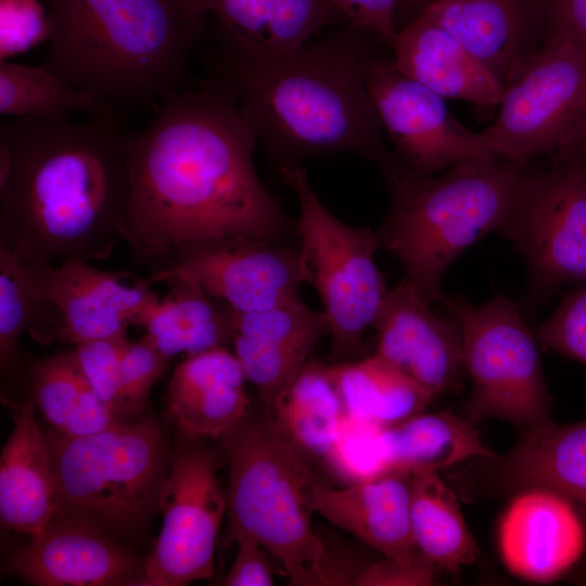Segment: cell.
Wrapping results in <instances>:
<instances>
[{
    "mask_svg": "<svg viewBox=\"0 0 586 586\" xmlns=\"http://www.w3.org/2000/svg\"><path fill=\"white\" fill-rule=\"evenodd\" d=\"M257 137L237 105L200 84L166 94L152 120L125 142L130 194L124 241L136 265L175 246L242 237L285 243L296 235L253 163Z\"/></svg>",
    "mask_w": 586,
    "mask_h": 586,
    "instance_id": "1",
    "label": "cell"
},
{
    "mask_svg": "<svg viewBox=\"0 0 586 586\" xmlns=\"http://www.w3.org/2000/svg\"><path fill=\"white\" fill-rule=\"evenodd\" d=\"M127 133L118 106L1 122L0 249L27 265L109 259L124 241Z\"/></svg>",
    "mask_w": 586,
    "mask_h": 586,
    "instance_id": "2",
    "label": "cell"
},
{
    "mask_svg": "<svg viewBox=\"0 0 586 586\" xmlns=\"http://www.w3.org/2000/svg\"><path fill=\"white\" fill-rule=\"evenodd\" d=\"M211 39L201 84L237 105L279 167L339 152L366 157L383 177L404 166L383 143L368 91L375 39L366 31L347 23L280 53L254 50L216 23Z\"/></svg>",
    "mask_w": 586,
    "mask_h": 586,
    "instance_id": "3",
    "label": "cell"
},
{
    "mask_svg": "<svg viewBox=\"0 0 586 586\" xmlns=\"http://www.w3.org/2000/svg\"><path fill=\"white\" fill-rule=\"evenodd\" d=\"M42 66L123 110L155 109L187 89L189 59L205 30L180 0H44Z\"/></svg>",
    "mask_w": 586,
    "mask_h": 586,
    "instance_id": "4",
    "label": "cell"
},
{
    "mask_svg": "<svg viewBox=\"0 0 586 586\" xmlns=\"http://www.w3.org/2000/svg\"><path fill=\"white\" fill-rule=\"evenodd\" d=\"M528 169L488 155L441 176H420L406 166L385 176L390 203L375 230L380 249L398 259L404 279L424 300L438 303L450 265L484 235L502 234Z\"/></svg>",
    "mask_w": 586,
    "mask_h": 586,
    "instance_id": "5",
    "label": "cell"
},
{
    "mask_svg": "<svg viewBox=\"0 0 586 586\" xmlns=\"http://www.w3.org/2000/svg\"><path fill=\"white\" fill-rule=\"evenodd\" d=\"M219 442L229 459L228 542L256 539L292 585L337 584L339 573L311 524L317 480L275 419L249 412Z\"/></svg>",
    "mask_w": 586,
    "mask_h": 586,
    "instance_id": "6",
    "label": "cell"
},
{
    "mask_svg": "<svg viewBox=\"0 0 586 586\" xmlns=\"http://www.w3.org/2000/svg\"><path fill=\"white\" fill-rule=\"evenodd\" d=\"M44 433L58 477L55 515L125 545L142 537L161 511L170 466L160 425L145 417L82 436Z\"/></svg>",
    "mask_w": 586,
    "mask_h": 586,
    "instance_id": "7",
    "label": "cell"
},
{
    "mask_svg": "<svg viewBox=\"0 0 586 586\" xmlns=\"http://www.w3.org/2000/svg\"><path fill=\"white\" fill-rule=\"evenodd\" d=\"M279 171L298 203L295 229L303 279L323 306L332 364L357 360L388 290L374 262L381 250L375 230L335 217L311 189L300 163L282 165Z\"/></svg>",
    "mask_w": 586,
    "mask_h": 586,
    "instance_id": "8",
    "label": "cell"
},
{
    "mask_svg": "<svg viewBox=\"0 0 586 586\" xmlns=\"http://www.w3.org/2000/svg\"><path fill=\"white\" fill-rule=\"evenodd\" d=\"M438 303L461 330L462 368L471 382L466 418L473 424L498 419L522 429L551 420L539 342L520 307L505 296L474 306L444 294Z\"/></svg>",
    "mask_w": 586,
    "mask_h": 586,
    "instance_id": "9",
    "label": "cell"
},
{
    "mask_svg": "<svg viewBox=\"0 0 586 586\" xmlns=\"http://www.w3.org/2000/svg\"><path fill=\"white\" fill-rule=\"evenodd\" d=\"M499 105L495 122L482 131L498 156L527 165L551 155L586 113V56L548 30Z\"/></svg>",
    "mask_w": 586,
    "mask_h": 586,
    "instance_id": "10",
    "label": "cell"
},
{
    "mask_svg": "<svg viewBox=\"0 0 586 586\" xmlns=\"http://www.w3.org/2000/svg\"><path fill=\"white\" fill-rule=\"evenodd\" d=\"M502 235L526 263L532 303L586 282V164L528 169Z\"/></svg>",
    "mask_w": 586,
    "mask_h": 586,
    "instance_id": "11",
    "label": "cell"
},
{
    "mask_svg": "<svg viewBox=\"0 0 586 586\" xmlns=\"http://www.w3.org/2000/svg\"><path fill=\"white\" fill-rule=\"evenodd\" d=\"M152 282L186 279L237 313L302 301L300 247L242 237L181 243L149 266Z\"/></svg>",
    "mask_w": 586,
    "mask_h": 586,
    "instance_id": "12",
    "label": "cell"
},
{
    "mask_svg": "<svg viewBox=\"0 0 586 586\" xmlns=\"http://www.w3.org/2000/svg\"><path fill=\"white\" fill-rule=\"evenodd\" d=\"M227 508L212 450L194 440L176 450L162 497L163 525L144 562L145 586L209 581Z\"/></svg>",
    "mask_w": 586,
    "mask_h": 586,
    "instance_id": "13",
    "label": "cell"
},
{
    "mask_svg": "<svg viewBox=\"0 0 586 586\" xmlns=\"http://www.w3.org/2000/svg\"><path fill=\"white\" fill-rule=\"evenodd\" d=\"M366 82L379 123L410 171L432 176L470 158L498 156L482 132L461 125L444 98L405 76L393 56L372 49Z\"/></svg>",
    "mask_w": 586,
    "mask_h": 586,
    "instance_id": "14",
    "label": "cell"
},
{
    "mask_svg": "<svg viewBox=\"0 0 586 586\" xmlns=\"http://www.w3.org/2000/svg\"><path fill=\"white\" fill-rule=\"evenodd\" d=\"M22 267L29 281L53 302L63 316L59 344L78 345L127 335L137 316L160 298L152 281L126 279L128 271H105L87 260Z\"/></svg>",
    "mask_w": 586,
    "mask_h": 586,
    "instance_id": "15",
    "label": "cell"
},
{
    "mask_svg": "<svg viewBox=\"0 0 586 586\" xmlns=\"http://www.w3.org/2000/svg\"><path fill=\"white\" fill-rule=\"evenodd\" d=\"M506 569L532 583L572 573L586 551V520L563 495L545 487L515 492L497 531Z\"/></svg>",
    "mask_w": 586,
    "mask_h": 586,
    "instance_id": "16",
    "label": "cell"
},
{
    "mask_svg": "<svg viewBox=\"0 0 586 586\" xmlns=\"http://www.w3.org/2000/svg\"><path fill=\"white\" fill-rule=\"evenodd\" d=\"M144 562L117 539L54 515L9 558L7 571L36 586H145Z\"/></svg>",
    "mask_w": 586,
    "mask_h": 586,
    "instance_id": "17",
    "label": "cell"
},
{
    "mask_svg": "<svg viewBox=\"0 0 586 586\" xmlns=\"http://www.w3.org/2000/svg\"><path fill=\"white\" fill-rule=\"evenodd\" d=\"M432 305L404 278L388 289L373 324L374 353L436 396L458 383L462 337L456 317Z\"/></svg>",
    "mask_w": 586,
    "mask_h": 586,
    "instance_id": "18",
    "label": "cell"
},
{
    "mask_svg": "<svg viewBox=\"0 0 586 586\" xmlns=\"http://www.w3.org/2000/svg\"><path fill=\"white\" fill-rule=\"evenodd\" d=\"M421 13L453 35L502 89L548 34L545 0H438Z\"/></svg>",
    "mask_w": 586,
    "mask_h": 586,
    "instance_id": "19",
    "label": "cell"
},
{
    "mask_svg": "<svg viewBox=\"0 0 586 586\" xmlns=\"http://www.w3.org/2000/svg\"><path fill=\"white\" fill-rule=\"evenodd\" d=\"M326 334L323 311L303 300L262 311L233 310V353L270 410Z\"/></svg>",
    "mask_w": 586,
    "mask_h": 586,
    "instance_id": "20",
    "label": "cell"
},
{
    "mask_svg": "<svg viewBox=\"0 0 586 586\" xmlns=\"http://www.w3.org/2000/svg\"><path fill=\"white\" fill-rule=\"evenodd\" d=\"M246 378L228 347L187 356L170 377L166 408L190 441L220 440L249 413Z\"/></svg>",
    "mask_w": 586,
    "mask_h": 586,
    "instance_id": "21",
    "label": "cell"
},
{
    "mask_svg": "<svg viewBox=\"0 0 586 586\" xmlns=\"http://www.w3.org/2000/svg\"><path fill=\"white\" fill-rule=\"evenodd\" d=\"M14 407L13 428L0 458V520L8 531L34 536L58 512V477L34 397Z\"/></svg>",
    "mask_w": 586,
    "mask_h": 586,
    "instance_id": "22",
    "label": "cell"
},
{
    "mask_svg": "<svg viewBox=\"0 0 586 586\" xmlns=\"http://www.w3.org/2000/svg\"><path fill=\"white\" fill-rule=\"evenodd\" d=\"M485 460L495 486L514 493L528 487L552 489L570 499L586 520V418L523 428L506 455Z\"/></svg>",
    "mask_w": 586,
    "mask_h": 586,
    "instance_id": "23",
    "label": "cell"
},
{
    "mask_svg": "<svg viewBox=\"0 0 586 586\" xmlns=\"http://www.w3.org/2000/svg\"><path fill=\"white\" fill-rule=\"evenodd\" d=\"M314 512L384 556L416 548L410 523V473L330 487L316 481Z\"/></svg>",
    "mask_w": 586,
    "mask_h": 586,
    "instance_id": "24",
    "label": "cell"
},
{
    "mask_svg": "<svg viewBox=\"0 0 586 586\" xmlns=\"http://www.w3.org/2000/svg\"><path fill=\"white\" fill-rule=\"evenodd\" d=\"M397 68L443 98L498 105L504 89L445 28L424 13L408 22L393 48Z\"/></svg>",
    "mask_w": 586,
    "mask_h": 586,
    "instance_id": "25",
    "label": "cell"
},
{
    "mask_svg": "<svg viewBox=\"0 0 586 586\" xmlns=\"http://www.w3.org/2000/svg\"><path fill=\"white\" fill-rule=\"evenodd\" d=\"M187 14L215 23L245 46L267 53L295 50L328 26L347 23L329 0H180Z\"/></svg>",
    "mask_w": 586,
    "mask_h": 586,
    "instance_id": "26",
    "label": "cell"
},
{
    "mask_svg": "<svg viewBox=\"0 0 586 586\" xmlns=\"http://www.w3.org/2000/svg\"><path fill=\"white\" fill-rule=\"evenodd\" d=\"M169 291L150 304L132 324L145 334L165 356H187L232 345L233 310L186 279L166 282Z\"/></svg>",
    "mask_w": 586,
    "mask_h": 586,
    "instance_id": "27",
    "label": "cell"
},
{
    "mask_svg": "<svg viewBox=\"0 0 586 586\" xmlns=\"http://www.w3.org/2000/svg\"><path fill=\"white\" fill-rule=\"evenodd\" d=\"M271 411L302 456L323 458L347 416L333 365L309 359Z\"/></svg>",
    "mask_w": 586,
    "mask_h": 586,
    "instance_id": "28",
    "label": "cell"
},
{
    "mask_svg": "<svg viewBox=\"0 0 586 586\" xmlns=\"http://www.w3.org/2000/svg\"><path fill=\"white\" fill-rule=\"evenodd\" d=\"M384 437L392 472H440L469 459L497 457L475 424L450 410L421 412L385 426Z\"/></svg>",
    "mask_w": 586,
    "mask_h": 586,
    "instance_id": "29",
    "label": "cell"
},
{
    "mask_svg": "<svg viewBox=\"0 0 586 586\" xmlns=\"http://www.w3.org/2000/svg\"><path fill=\"white\" fill-rule=\"evenodd\" d=\"M26 362L30 395L51 429L82 436L119 423L88 382L75 347Z\"/></svg>",
    "mask_w": 586,
    "mask_h": 586,
    "instance_id": "30",
    "label": "cell"
},
{
    "mask_svg": "<svg viewBox=\"0 0 586 586\" xmlns=\"http://www.w3.org/2000/svg\"><path fill=\"white\" fill-rule=\"evenodd\" d=\"M410 523L416 547L440 570L457 574L480 553L456 494L437 471L410 473Z\"/></svg>",
    "mask_w": 586,
    "mask_h": 586,
    "instance_id": "31",
    "label": "cell"
},
{
    "mask_svg": "<svg viewBox=\"0 0 586 586\" xmlns=\"http://www.w3.org/2000/svg\"><path fill=\"white\" fill-rule=\"evenodd\" d=\"M332 365L347 413L383 426L423 412L435 397L375 353Z\"/></svg>",
    "mask_w": 586,
    "mask_h": 586,
    "instance_id": "32",
    "label": "cell"
},
{
    "mask_svg": "<svg viewBox=\"0 0 586 586\" xmlns=\"http://www.w3.org/2000/svg\"><path fill=\"white\" fill-rule=\"evenodd\" d=\"M62 329L63 316L58 306L29 281L21 262L0 249L1 374H21L18 342L25 331L48 346L59 343Z\"/></svg>",
    "mask_w": 586,
    "mask_h": 586,
    "instance_id": "33",
    "label": "cell"
},
{
    "mask_svg": "<svg viewBox=\"0 0 586 586\" xmlns=\"http://www.w3.org/2000/svg\"><path fill=\"white\" fill-rule=\"evenodd\" d=\"M112 106L89 91L52 74L42 65L0 63V113L4 116H69L94 114Z\"/></svg>",
    "mask_w": 586,
    "mask_h": 586,
    "instance_id": "34",
    "label": "cell"
},
{
    "mask_svg": "<svg viewBox=\"0 0 586 586\" xmlns=\"http://www.w3.org/2000/svg\"><path fill=\"white\" fill-rule=\"evenodd\" d=\"M385 426L347 413L330 449L328 467L346 484L391 473Z\"/></svg>",
    "mask_w": 586,
    "mask_h": 586,
    "instance_id": "35",
    "label": "cell"
},
{
    "mask_svg": "<svg viewBox=\"0 0 586 586\" xmlns=\"http://www.w3.org/2000/svg\"><path fill=\"white\" fill-rule=\"evenodd\" d=\"M170 359L146 334L139 341L129 342L120 364L119 422L139 420L137 418L144 413L150 393Z\"/></svg>",
    "mask_w": 586,
    "mask_h": 586,
    "instance_id": "36",
    "label": "cell"
},
{
    "mask_svg": "<svg viewBox=\"0 0 586 586\" xmlns=\"http://www.w3.org/2000/svg\"><path fill=\"white\" fill-rule=\"evenodd\" d=\"M535 334L539 344L586 367V283L568 293Z\"/></svg>",
    "mask_w": 586,
    "mask_h": 586,
    "instance_id": "37",
    "label": "cell"
},
{
    "mask_svg": "<svg viewBox=\"0 0 586 586\" xmlns=\"http://www.w3.org/2000/svg\"><path fill=\"white\" fill-rule=\"evenodd\" d=\"M127 335L95 340L75 347L78 362L99 399L119 422L120 364Z\"/></svg>",
    "mask_w": 586,
    "mask_h": 586,
    "instance_id": "38",
    "label": "cell"
},
{
    "mask_svg": "<svg viewBox=\"0 0 586 586\" xmlns=\"http://www.w3.org/2000/svg\"><path fill=\"white\" fill-rule=\"evenodd\" d=\"M48 36V13L39 0H0V63Z\"/></svg>",
    "mask_w": 586,
    "mask_h": 586,
    "instance_id": "39",
    "label": "cell"
},
{
    "mask_svg": "<svg viewBox=\"0 0 586 586\" xmlns=\"http://www.w3.org/2000/svg\"><path fill=\"white\" fill-rule=\"evenodd\" d=\"M438 566L417 547L384 556L362 569L354 578L356 586H430L435 584Z\"/></svg>",
    "mask_w": 586,
    "mask_h": 586,
    "instance_id": "40",
    "label": "cell"
},
{
    "mask_svg": "<svg viewBox=\"0 0 586 586\" xmlns=\"http://www.w3.org/2000/svg\"><path fill=\"white\" fill-rule=\"evenodd\" d=\"M347 23L366 31L393 50L398 29L396 13L399 0H329Z\"/></svg>",
    "mask_w": 586,
    "mask_h": 586,
    "instance_id": "41",
    "label": "cell"
},
{
    "mask_svg": "<svg viewBox=\"0 0 586 586\" xmlns=\"http://www.w3.org/2000/svg\"><path fill=\"white\" fill-rule=\"evenodd\" d=\"M237 552L231 568L221 579L224 586L273 585L270 553L252 537L237 539Z\"/></svg>",
    "mask_w": 586,
    "mask_h": 586,
    "instance_id": "42",
    "label": "cell"
},
{
    "mask_svg": "<svg viewBox=\"0 0 586 586\" xmlns=\"http://www.w3.org/2000/svg\"><path fill=\"white\" fill-rule=\"evenodd\" d=\"M548 30L566 38L586 56V0H545Z\"/></svg>",
    "mask_w": 586,
    "mask_h": 586,
    "instance_id": "43",
    "label": "cell"
},
{
    "mask_svg": "<svg viewBox=\"0 0 586 586\" xmlns=\"http://www.w3.org/2000/svg\"><path fill=\"white\" fill-rule=\"evenodd\" d=\"M552 164H586V113L551 154Z\"/></svg>",
    "mask_w": 586,
    "mask_h": 586,
    "instance_id": "44",
    "label": "cell"
},
{
    "mask_svg": "<svg viewBox=\"0 0 586 586\" xmlns=\"http://www.w3.org/2000/svg\"><path fill=\"white\" fill-rule=\"evenodd\" d=\"M436 1L438 0H399L398 9L400 5H405L406 8L417 12L418 16L419 14H421L422 11H424L428 7L435 3Z\"/></svg>",
    "mask_w": 586,
    "mask_h": 586,
    "instance_id": "45",
    "label": "cell"
},
{
    "mask_svg": "<svg viewBox=\"0 0 586 586\" xmlns=\"http://www.w3.org/2000/svg\"><path fill=\"white\" fill-rule=\"evenodd\" d=\"M572 582L578 585H586V564L579 568L571 578Z\"/></svg>",
    "mask_w": 586,
    "mask_h": 586,
    "instance_id": "46",
    "label": "cell"
}]
</instances>
